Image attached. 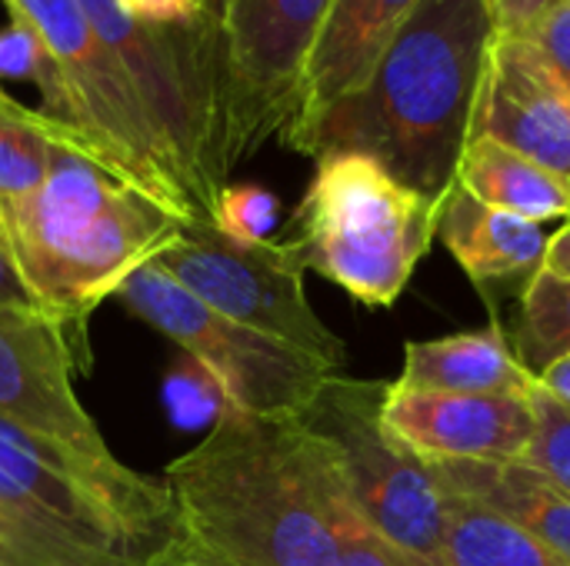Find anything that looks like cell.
<instances>
[{
	"label": "cell",
	"instance_id": "6da1fadb",
	"mask_svg": "<svg viewBox=\"0 0 570 566\" xmlns=\"http://www.w3.org/2000/svg\"><path fill=\"white\" fill-rule=\"evenodd\" d=\"M180 537L227 566H334L341 480L297 417L217 410L164 470Z\"/></svg>",
	"mask_w": 570,
	"mask_h": 566
},
{
	"label": "cell",
	"instance_id": "7a4b0ae2",
	"mask_svg": "<svg viewBox=\"0 0 570 566\" xmlns=\"http://www.w3.org/2000/svg\"><path fill=\"white\" fill-rule=\"evenodd\" d=\"M494 40L488 0H421L367 80L294 150L314 160L364 153L411 190L441 200L458 183Z\"/></svg>",
	"mask_w": 570,
	"mask_h": 566
},
{
	"label": "cell",
	"instance_id": "3957f363",
	"mask_svg": "<svg viewBox=\"0 0 570 566\" xmlns=\"http://www.w3.org/2000/svg\"><path fill=\"white\" fill-rule=\"evenodd\" d=\"M180 227L90 157L53 143L40 190L0 220V247L33 304L73 324L167 250Z\"/></svg>",
	"mask_w": 570,
	"mask_h": 566
},
{
	"label": "cell",
	"instance_id": "277c9868",
	"mask_svg": "<svg viewBox=\"0 0 570 566\" xmlns=\"http://www.w3.org/2000/svg\"><path fill=\"white\" fill-rule=\"evenodd\" d=\"M441 200H431L364 153L317 157L294 214V247L364 307H394L438 240Z\"/></svg>",
	"mask_w": 570,
	"mask_h": 566
},
{
	"label": "cell",
	"instance_id": "5b68a950",
	"mask_svg": "<svg viewBox=\"0 0 570 566\" xmlns=\"http://www.w3.org/2000/svg\"><path fill=\"white\" fill-rule=\"evenodd\" d=\"M77 3L134 83L197 220H210L217 193L230 183L214 7L190 27H154L127 17L117 0Z\"/></svg>",
	"mask_w": 570,
	"mask_h": 566
},
{
	"label": "cell",
	"instance_id": "8992f818",
	"mask_svg": "<svg viewBox=\"0 0 570 566\" xmlns=\"http://www.w3.org/2000/svg\"><path fill=\"white\" fill-rule=\"evenodd\" d=\"M10 17L27 20L60 77L67 130L77 153L90 157L120 183L140 190L180 224L197 220L164 143L117 57L90 27L77 0H3Z\"/></svg>",
	"mask_w": 570,
	"mask_h": 566
},
{
	"label": "cell",
	"instance_id": "52a82bcc",
	"mask_svg": "<svg viewBox=\"0 0 570 566\" xmlns=\"http://www.w3.org/2000/svg\"><path fill=\"white\" fill-rule=\"evenodd\" d=\"M387 380L334 374L297 417L327 450L357 517L424 566H441L451 494L434 464L404 447L381 417Z\"/></svg>",
	"mask_w": 570,
	"mask_h": 566
},
{
	"label": "cell",
	"instance_id": "ba28073f",
	"mask_svg": "<svg viewBox=\"0 0 570 566\" xmlns=\"http://www.w3.org/2000/svg\"><path fill=\"white\" fill-rule=\"evenodd\" d=\"M0 507L87 550L150 566L180 540L164 480H110L77 457L0 424Z\"/></svg>",
	"mask_w": 570,
	"mask_h": 566
},
{
	"label": "cell",
	"instance_id": "9c48e42d",
	"mask_svg": "<svg viewBox=\"0 0 570 566\" xmlns=\"http://www.w3.org/2000/svg\"><path fill=\"white\" fill-rule=\"evenodd\" d=\"M130 314L184 347L217 384L224 407L254 417H301L341 370L314 354L244 327L167 277L157 264L134 270L114 294Z\"/></svg>",
	"mask_w": 570,
	"mask_h": 566
},
{
	"label": "cell",
	"instance_id": "30bf717a",
	"mask_svg": "<svg viewBox=\"0 0 570 566\" xmlns=\"http://www.w3.org/2000/svg\"><path fill=\"white\" fill-rule=\"evenodd\" d=\"M334 0H214L224 153L234 170L291 130L307 63Z\"/></svg>",
	"mask_w": 570,
	"mask_h": 566
},
{
	"label": "cell",
	"instance_id": "8fae6325",
	"mask_svg": "<svg viewBox=\"0 0 570 566\" xmlns=\"http://www.w3.org/2000/svg\"><path fill=\"white\" fill-rule=\"evenodd\" d=\"M150 264L210 310L301 347L334 370L344 367V340L327 330L311 307L304 287L307 267L294 240L240 244L220 234L210 220H190Z\"/></svg>",
	"mask_w": 570,
	"mask_h": 566
},
{
	"label": "cell",
	"instance_id": "7c38bea8",
	"mask_svg": "<svg viewBox=\"0 0 570 566\" xmlns=\"http://www.w3.org/2000/svg\"><path fill=\"white\" fill-rule=\"evenodd\" d=\"M63 324L37 307H0V424L37 437L110 480L137 477L100 437L70 384Z\"/></svg>",
	"mask_w": 570,
	"mask_h": 566
},
{
	"label": "cell",
	"instance_id": "4fadbf2b",
	"mask_svg": "<svg viewBox=\"0 0 570 566\" xmlns=\"http://www.w3.org/2000/svg\"><path fill=\"white\" fill-rule=\"evenodd\" d=\"M381 417L428 464H508L521 460L534 437L531 400L518 394H438L387 384Z\"/></svg>",
	"mask_w": 570,
	"mask_h": 566
},
{
	"label": "cell",
	"instance_id": "5bb4252c",
	"mask_svg": "<svg viewBox=\"0 0 570 566\" xmlns=\"http://www.w3.org/2000/svg\"><path fill=\"white\" fill-rule=\"evenodd\" d=\"M471 137H491L524 153L570 190V90L524 33H498Z\"/></svg>",
	"mask_w": 570,
	"mask_h": 566
},
{
	"label": "cell",
	"instance_id": "9a60e30c",
	"mask_svg": "<svg viewBox=\"0 0 570 566\" xmlns=\"http://www.w3.org/2000/svg\"><path fill=\"white\" fill-rule=\"evenodd\" d=\"M421 0H334L324 20L321 40L307 63L301 107L284 133V147H297L301 137L347 93H354L374 70L384 47Z\"/></svg>",
	"mask_w": 570,
	"mask_h": 566
},
{
	"label": "cell",
	"instance_id": "2e32d148",
	"mask_svg": "<svg viewBox=\"0 0 570 566\" xmlns=\"http://www.w3.org/2000/svg\"><path fill=\"white\" fill-rule=\"evenodd\" d=\"M438 237L488 304L511 290L521 297L541 274L548 254L544 224L494 210L474 200L461 183L441 197Z\"/></svg>",
	"mask_w": 570,
	"mask_h": 566
},
{
	"label": "cell",
	"instance_id": "e0dca14e",
	"mask_svg": "<svg viewBox=\"0 0 570 566\" xmlns=\"http://www.w3.org/2000/svg\"><path fill=\"white\" fill-rule=\"evenodd\" d=\"M411 390L438 394H518L528 397L538 384L511 350L498 320L481 330L451 334L438 340H411L404 347V370L394 380Z\"/></svg>",
	"mask_w": 570,
	"mask_h": 566
},
{
	"label": "cell",
	"instance_id": "ac0fdd59",
	"mask_svg": "<svg viewBox=\"0 0 570 566\" xmlns=\"http://www.w3.org/2000/svg\"><path fill=\"white\" fill-rule=\"evenodd\" d=\"M441 484L491 514L511 520L538 544L570 560V494L521 460L508 464H434Z\"/></svg>",
	"mask_w": 570,
	"mask_h": 566
},
{
	"label": "cell",
	"instance_id": "d6986e66",
	"mask_svg": "<svg viewBox=\"0 0 570 566\" xmlns=\"http://www.w3.org/2000/svg\"><path fill=\"white\" fill-rule=\"evenodd\" d=\"M458 183L474 200L534 224L570 220L568 187L541 163L491 137L468 140V150L458 167Z\"/></svg>",
	"mask_w": 570,
	"mask_h": 566
},
{
	"label": "cell",
	"instance_id": "ffe728a7",
	"mask_svg": "<svg viewBox=\"0 0 570 566\" xmlns=\"http://www.w3.org/2000/svg\"><path fill=\"white\" fill-rule=\"evenodd\" d=\"M441 566H570V560L488 507L451 494Z\"/></svg>",
	"mask_w": 570,
	"mask_h": 566
},
{
	"label": "cell",
	"instance_id": "44dd1931",
	"mask_svg": "<svg viewBox=\"0 0 570 566\" xmlns=\"http://www.w3.org/2000/svg\"><path fill=\"white\" fill-rule=\"evenodd\" d=\"M57 127L17 100L0 103V220L40 190L50 170Z\"/></svg>",
	"mask_w": 570,
	"mask_h": 566
},
{
	"label": "cell",
	"instance_id": "7402d4cb",
	"mask_svg": "<svg viewBox=\"0 0 570 566\" xmlns=\"http://www.w3.org/2000/svg\"><path fill=\"white\" fill-rule=\"evenodd\" d=\"M511 350L538 380L551 364L570 354V280L541 270L521 294Z\"/></svg>",
	"mask_w": 570,
	"mask_h": 566
},
{
	"label": "cell",
	"instance_id": "603a6c76",
	"mask_svg": "<svg viewBox=\"0 0 570 566\" xmlns=\"http://www.w3.org/2000/svg\"><path fill=\"white\" fill-rule=\"evenodd\" d=\"M0 566H140L127 557L87 550L0 507Z\"/></svg>",
	"mask_w": 570,
	"mask_h": 566
},
{
	"label": "cell",
	"instance_id": "cb8c5ba5",
	"mask_svg": "<svg viewBox=\"0 0 570 566\" xmlns=\"http://www.w3.org/2000/svg\"><path fill=\"white\" fill-rule=\"evenodd\" d=\"M534 410V437L521 457V464L544 474L554 487L570 494V407L548 397L538 384L528 394Z\"/></svg>",
	"mask_w": 570,
	"mask_h": 566
},
{
	"label": "cell",
	"instance_id": "d4e9b609",
	"mask_svg": "<svg viewBox=\"0 0 570 566\" xmlns=\"http://www.w3.org/2000/svg\"><path fill=\"white\" fill-rule=\"evenodd\" d=\"M277 197L257 183H227L210 210V224L240 240V244H261L271 240V230L277 224Z\"/></svg>",
	"mask_w": 570,
	"mask_h": 566
},
{
	"label": "cell",
	"instance_id": "484cf974",
	"mask_svg": "<svg viewBox=\"0 0 570 566\" xmlns=\"http://www.w3.org/2000/svg\"><path fill=\"white\" fill-rule=\"evenodd\" d=\"M334 534H337L334 566H424L411 554H404L401 547H394L391 540H384L377 530H371L351 507L344 487H341V500L334 510Z\"/></svg>",
	"mask_w": 570,
	"mask_h": 566
},
{
	"label": "cell",
	"instance_id": "4316f807",
	"mask_svg": "<svg viewBox=\"0 0 570 566\" xmlns=\"http://www.w3.org/2000/svg\"><path fill=\"white\" fill-rule=\"evenodd\" d=\"M47 60H50V53L27 20L10 17L7 27H0V77L37 83Z\"/></svg>",
	"mask_w": 570,
	"mask_h": 566
},
{
	"label": "cell",
	"instance_id": "83f0119b",
	"mask_svg": "<svg viewBox=\"0 0 570 566\" xmlns=\"http://www.w3.org/2000/svg\"><path fill=\"white\" fill-rule=\"evenodd\" d=\"M524 37L538 47L544 63L554 70V77L570 90V0L548 10L538 23L524 30Z\"/></svg>",
	"mask_w": 570,
	"mask_h": 566
},
{
	"label": "cell",
	"instance_id": "f1b7e54d",
	"mask_svg": "<svg viewBox=\"0 0 570 566\" xmlns=\"http://www.w3.org/2000/svg\"><path fill=\"white\" fill-rule=\"evenodd\" d=\"M120 10L154 27H190L207 17L214 0H117Z\"/></svg>",
	"mask_w": 570,
	"mask_h": 566
},
{
	"label": "cell",
	"instance_id": "f546056e",
	"mask_svg": "<svg viewBox=\"0 0 570 566\" xmlns=\"http://www.w3.org/2000/svg\"><path fill=\"white\" fill-rule=\"evenodd\" d=\"M498 33H524L531 23H538L548 10H554L564 0H488Z\"/></svg>",
	"mask_w": 570,
	"mask_h": 566
},
{
	"label": "cell",
	"instance_id": "4dcf8cb0",
	"mask_svg": "<svg viewBox=\"0 0 570 566\" xmlns=\"http://www.w3.org/2000/svg\"><path fill=\"white\" fill-rule=\"evenodd\" d=\"M0 307H37L33 297H30V290L17 277V270H13V264H10V257H7L3 247H0Z\"/></svg>",
	"mask_w": 570,
	"mask_h": 566
},
{
	"label": "cell",
	"instance_id": "1f68e13d",
	"mask_svg": "<svg viewBox=\"0 0 570 566\" xmlns=\"http://www.w3.org/2000/svg\"><path fill=\"white\" fill-rule=\"evenodd\" d=\"M548 274L561 277V280H570V220L548 237V254H544V267Z\"/></svg>",
	"mask_w": 570,
	"mask_h": 566
},
{
	"label": "cell",
	"instance_id": "d6a6232c",
	"mask_svg": "<svg viewBox=\"0 0 570 566\" xmlns=\"http://www.w3.org/2000/svg\"><path fill=\"white\" fill-rule=\"evenodd\" d=\"M150 566H227V564H220V560H214V557L200 554L197 547H190V544L180 537V540H174L164 554H157V560H154Z\"/></svg>",
	"mask_w": 570,
	"mask_h": 566
},
{
	"label": "cell",
	"instance_id": "836d02e7",
	"mask_svg": "<svg viewBox=\"0 0 570 566\" xmlns=\"http://www.w3.org/2000/svg\"><path fill=\"white\" fill-rule=\"evenodd\" d=\"M538 387H541L548 397H554L558 404L570 407V354L568 357H561L558 364H551V367L538 377Z\"/></svg>",
	"mask_w": 570,
	"mask_h": 566
},
{
	"label": "cell",
	"instance_id": "e575fe53",
	"mask_svg": "<svg viewBox=\"0 0 570 566\" xmlns=\"http://www.w3.org/2000/svg\"><path fill=\"white\" fill-rule=\"evenodd\" d=\"M7 100H13V97H10L7 90H0V103H7Z\"/></svg>",
	"mask_w": 570,
	"mask_h": 566
}]
</instances>
